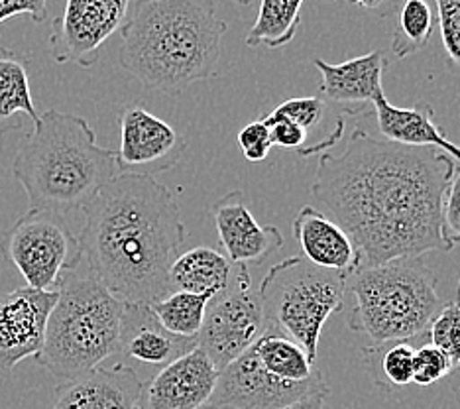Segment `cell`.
Here are the masks:
<instances>
[{"mask_svg": "<svg viewBox=\"0 0 460 409\" xmlns=\"http://www.w3.org/2000/svg\"><path fill=\"white\" fill-rule=\"evenodd\" d=\"M456 160L437 148H407L357 129L341 154L319 157L311 197L358 252V270L397 258L451 252L447 189Z\"/></svg>", "mask_w": 460, "mask_h": 409, "instance_id": "6da1fadb", "label": "cell"}, {"mask_svg": "<svg viewBox=\"0 0 460 409\" xmlns=\"http://www.w3.org/2000/svg\"><path fill=\"white\" fill-rule=\"evenodd\" d=\"M83 213V258L112 296L128 306H154L173 293L170 271L187 227L172 189L150 175L119 173Z\"/></svg>", "mask_w": 460, "mask_h": 409, "instance_id": "7a4b0ae2", "label": "cell"}, {"mask_svg": "<svg viewBox=\"0 0 460 409\" xmlns=\"http://www.w3.org/2000/svg\"><path fill=\"white\" fill-rule=\"evenodd\" d=\"M226 30L213 0L130 3L120 66L146 89L180 94L215 76Z\"/></svg>", "mask_w": 460, "mask_h": 409, "instance_id": "3957f363", "label": "cell"}, {"mask_svg": "<svg viewBox=\"0 0 460 409\" xmlns=\"http://www.w3.org/2000/svg\"><path fill=\"white\" fill-rule=\"evenodd\" d=\"M119 173L117 152L101 148L93 126L54 109L40 114L13 162L30 209L58 215L83 211Z\"/></svg>", "mask_w": 460, "mask_h": 409, "instance_id": "277c9868", "label": "cell"}, {"mask_svg": "<svg viewBox=\"0 0 460 409\" xmlns=\"http://www.w3.org/2000/svg\"><path fill=\"white\" fill-rule=\"evenodd\" d=\"M56 291L58 301L36 362L69 382L120 352L124 303L97 278L79 276L77 270L61 276Z\"/></svg>", "mask_w": 460, "mask_h": 409, "instance_id": "5b68a950", "label": "cell"}, {"mask_svg": "<svg viewBox=\"0 0 460 409\" xmlns=\"http://www.w3.org/2000/svg\"><path fill=\"white\" fill-rule=\"evenodd\" d=\"M347 291L354 298L349 329L366 334L372 346L417 341L445 307L437 276L423 258H397L352 271Z\"/></svg>", "mask_w": 460, "mask_h": 409, "instance_id": "8992f818", "label": "cell"}, {"mask_svg": "<svg viewBox=\"0 0 460 409\" xmlns=\"http://www.w3.org/2000/svg\"><path fill=\"white\" fill-rule=\"evenodd\" d=\"M347 281L344 271L321 270L299 256L281 260L258 286L268 327L296 341L315 364L321 331L344 307Z\"/></svg>", "mask_w": 460, "mask_h": 409, "instance_id": "52a82bcc", "label": "cell"}, {"mask_svg": "<svg viewBox=\"0 0 460 409\" xmlns=\"http://www.w3.org/2000/svg\"><path fill=\"white\" fill-rule=\"evenodd\" d=\"M0 252L24 276L26 288L38 291H56L61 276L75 271L83 260L79 238L64 215L34 209L6 230Z\"/></svg>", "mask_w": 460, "mask_h": 409, "instance_id": "ba28073f", "label": "cell"}, {"mask_svg": "<svg viewBox=\"0 0 460 409\" xmlns=\"http://www.w3.org/2000/svg\"><path fill=\"white\" fill-rule=\"evenodd\" d=\"M268 331L264 301L250 278L248 266H234L230 286L208 301L197 344L215 369L236 360Z\"/></svg>", "mask_w": 460, "mask_h": 409, "instance_id": "9c48e42d", "label": "cell"}, {"mask_svg": "<svg viewBox=\"0 0 460 409\" xmlns=\"http://www.w3.org/2000/svg\"><path fill=\"white\" fill-rule=\"evenodd\" d=\"M317 394H331V387L319 370L307 382L279 380L260 364L254 349L250 346L218 372L215 394L207 407L284 409Z\"/></svg>", "mask_w": 460, "mask_h": 409, "instance_id": "30bf717a", "label": "cell"}, {"mask_svg": "<svg viewBox=\"0 0 460 409\" xmlns=\"http://www.w3.org/2000/svg\"><path fill=\"white\" fill-rule=\"evenodd\" d=\"M128 8V0H69L51 34L56 61L95 66L101 46L127 22Z\"/></svg>", "mask_w": 460, "mask_h": 409, "instance_id": "8fae6325", "label": "cell"}, {"mask_svg": "<svg viewBox=\"0 0 460 409\" xmlns=\"http://www.w3.org/2000/svg\"><path fill=\"white\" fill-rule=\"evenodd\" d=\"M120 148L117 164L120 173L150 175L162 173L181 162L187 150L183 136L140 104H128L120 111Z\"/></svg>", "mask_w": 460, "mask_h": 409, "instance_id": "7c38bea8", "label": "cell"}, {"mask_svg": "<svg viewBox=\"0 0 460 409\" xmlns=\"http://www.w3.org/2000/svg\"><path fill=\"white\" fill-rule=\"evenodd\" d=\"M58 291L20 288L0 293V372H13L26 359H38Z\"/></svg>", "mask_w": 460, "mask_h": 409, "instance_id": "4fadbf2b", "label": "cell"}, {"mask_svg": "<svg viewBox=\"0 0 460 409\" xmlns=\"http://www.w3.org/2000/svg\"><path fill=\"white\" fill-rule=\"evenodd\" d=\"M218 240L233 266L262 264L284 245L278 227H262L250 213L243 189H233L211 205Z\"/></svg>", "mask_w": 460, "mask_h": 409, "instance_id": "5bb4252c", "label": "cell"}, {"mask_svg": "<svg viewBox=\"0 0 460 409\" xmlns=\"http://www.w3.org/2000/svg\"><path fill=\"white\" fill-rule=\"evenodd\" d=\"M218 370L199 349L181 356L144 386L142 409H207L215 394Z\"/></svg>", "mask_w": 460, "mask_h": 409, "instance_id": "9a60e30c", "label": "cell"}, {"mask_svg": "<svg viewBox=\"0 0 460 409\" xmlns=\"http://www.w3.org/2000/svg\"><path fill=\"white\" fill-rule=\"evenodd\" d=\"M144 382L127 364L97 369L56 387L54 409H142Z\"/></svg>", "mask_w": 460, "mask_h": 409, "instance_id": "2e32d148", "label": "cell"}, {"mask_svg": "<svg viewBox=\"0 0 460 409\" xmlns=\"http://www.w3.org/2000/svg\"><path fill=\"white\" fill-rule=\"evenodd\" d=\"M313 63L321 73L319 97L342 104L349 112L364 111L366 104H374L384 94L382 77L388 61L378 49L342 63H329L321 58Z\"/></svg>", "mask_w": 460, "mask_h": 409, "instance_id": "e0dca14e", "label": "cell"}, {"mask_svg": "<svg viewBox=\"0 0 460 409\" xmlns=\"http://www.w3.org/2000/svg\"><path fill=\"white\" fill-rule=\"evenodd\" d=\"M291 230L309 264L321 270L344 271L349 276L358 270V252L352 238L319 209L301 207Z\"/></svg>", "mask_w": 460, "mask_h": 409, "instance_id": "ac0fdd59", "label": "cell"}, {"mask_svg": "<svg viewBox=\"0 0 460 409\" xmlns=\"http://www.w3.org/2000/svg\"><path fill=\"white\" fill-rule=\"evenodd\" d=\"M197 346V339H183L167 331L150 306L124 303L120 352L128 359L164 369Z\"/></svg>", "mask_w": 460, "mask_h": 409, "instance_id": "d6986e66", "label": "cell"}, {"mask_svg": "<svg viewBox=\"0 0 460 409\" xmlns=\"http://www.w3.org/2000/svg\"><path fill=\"white\" fill-rule=\"evenodd\" d=\"M372 112L378 119V129L384 140L407 148H437L448 154L453 160H460V146L447 138V134L435 124L433 104L417 102L413 107H394L382 94L372 104Z\"/></svg>", "mask_w": 460, "mask_h": 409, "instance_id": "ffe728a7", "label": "cell"}, {"mask_svg": "<svg viewBox=\"0 0 460 409\" xmlns=\"http://www.w3.org/2000/svg\"><path fill=\"white\" fill-rule=\"evenodd\" d=\"M234 266L221 250L211 246H197L181 252L173 262L170 281L173 291H187L195 296H218L230 286Z\"/></svg>", "mask_w": 460, "mask_h": 409, "instance_id": "44dd1931", "label": "cell"}, {"mask_svg": "<svg viewBox=\"0 0 460 409\" xmlns=\"http://www.w3.org/2000/svg\"><path fill=\"white\" fill-rule=\"evenodd\" d=\"M24 120H30L32 126L40 122V112L30 91L26 58L0 48V138L22 129Z\"/></svg>", "mask_w": 460, "mask_h": 409, "instance_id": "7402d4cb", "label": "cell"}, {"mask_svg": "<svg viewBox=\"0 0 460 409\" xmlns=\"http://www.w3.org/2000/svg\"><path fill=\"white\" fill-rule=\"evenodd\" d=\"M252 349L260 364L279 380L307 382L317 374L315 364L309 360L307 352L296 341L271 327L252 344Z\"/></svg>", "mask_w": 460, "mask_h": 409, "instance_id": "603a6c76", "label": "cell"}, {"mask_svg": "<svg viewBox=\"0 0 460 409\" xmlns=\"http://www.w3.org/2000/svg\"><path fill=\"white\" fill-rule=\"evenodd\" d=\"M425 342H429L427 331L417 341H400L362 349L366 369H368L372 380L382 387H403L413 384L415 349Z\"/></svg>", "mask_w": 460, "mask_h": 409, "instance_id": "cb8c5ba5", "label": "cell"}, {"mask_svg": "<svg viewBox=\"0 0 460 409\" xmlns=\"http://www.w3.org/2000/svg\"><path fill=\"white\" fill-rule=\"evenodd\" d=\"M301 0H264L246 36V46H266L270 49L288 46L301 26Z\"/></svg>", "mask_w": 460, "mask_h": 409, "instance_id": "d4e9b609", "label": "cell"}, {"mask_svg": "<svg viewBox=\"0 0 460 409\" xmlns=\"http://www.w3.org/2000/svg\"><path fill=\"white\" fill-rule=\"evenodd\" d=\"M211 299L213 296H207V293L195 296L187 291H173L150 307L167 331L183 339H197Z\"/></svg>", "mask_w": 460, "mask_h": 409, "instance_id": "484cf974", "label": "cell"}, {"mask_svg": "<svg viewBox=\"0 0 460 409\" xmlns=\"http://www.w3.org/2000/svg\"><path fill=\"white\" fill-rule=\"evenodd\" d=\"M435 16L425 0H407L400 8L395 31L392 36V51L395 58L405 59L420 54L433 36Z\"/></svg>", "mask_w": 460, "mask_h": 409, "instance_id": "4316f807", "label": "cell"}, {"mask_svg": "<svg viewBox=\"0 0 460 409\" xmlns=\"http://www.w3.org/2000/svg\"><path fill=\"white\" fill-rule=\"evenodd\" d=\"M427 341L447 354L453 369L460 364V301L445 303L437 317L429 323Z\"/></svg>", "mask_w": 460, "mask_h": 409, "instance_id": "83f0119b", "label": "cell"}, {"mask_svg": "<svg viewBox=\"0 0 460 409\" xmlns=\"http://www.w3.org/2000/svg\"><path fill=\"white\" fill-rule=\"evenodd\" d=\"M437 13L448 69L460 76V0H438Z\"/></svg>", "mask_w": 460, "mask_h": 409, "instance_id": "f1b7e54d", "label": "cell"}, {"mask_svg": "<svg viewBox=\"0 0 460 409\" xmlns=\"http://www.w3.org/2000/svg\"><path fill=\"white\" fill-rule=\"evenodd\" d=\"M453 370L451 360L433 344H420L415 349V366H413V384L431 386L443 380Z\"/></svg>", "mask_w": 460, "mask_h": 409, "instance_id": "f546056e", "label": "cell"}, {"mask_svg": "<svg viewBox=\"0 0 460 409\" xmlns=\"http://www.w3.org/2000/svg\"><path fill=\"white\" fill-rule=\"evenodd\" d=\"M325 111H327V104L321 97L289 99L274 109V112L279 114V117L299 124L301 129H305L307 132L317 129V126L323 122V119H325Z\"/></svg>", "mask_w": 460, "mask_h": 409, "instance_id": "4dcf8cb0", "label": "cell"}, {"mask_svg": "<svg viewBox=\"0 0 460 409\" xmlns=\"http://www.w3.org/2000/svg\"><path fill=\"white\" fill-rule=\"evenodd\" d=\"M236 142H238V150L244 156V160L252 164L264 162L270 150L274 148V146H271L268 126L262 120H254L246 124L244 129L238 132Z\"/></svg>", "mask_w": 460, "mask_h": 409, "instance_id": "1f68e13d", "label": "cell"}, {"mask_svg": "<svg viewBox=\"0 0 460 409\" xmlns=\"http://www.w3.org/2000/svg\"><path fill=\"white\" fill-rule=\"evenodd\" d=\"M262 122L268 126L271 146H279V148L286 150H297L301 152L303 146L307 142V130L301 129L299 124L291 122L284 117H279L274 111H271Z\"/></svg>", "mask_w": 460, "mask_h": 409, "instance_id": "d6a6232c", "label": "cell"}, {"mask_svg": "<svg viewBox=\"0 0 460 409\" xmlns=\"http://www.w3.org/2000/svg\"><path fill=\"white\" fill-rule=\"evenodd\" d=\"M443 218H445V230L448 238H451L455 245L460 243V170H456L451 185L447 189ZM455 301H460V280H458Z\"/></svg>", "mask_w": 460, "mask_h": 409, "instance_id": "836d02e7", "label": "cell"}, {"mask_svg": "<svg viewBox=\"0 0 460 409\" xmlns=\"http://www.w3.org/2000/svg\"><path fill=\"white\" fill-rule=\"evenodd\" d=\"M32 18L34 22H44L48 4L44 0H0V24L10 18Z\"/></svg>", "mask_w": 460, "mask_h": 409, "instance_id": "e575fe53", "label": "cell"}, {"mask_svg": "<svg viewBox=\"0 0 460 409\" xmlns=\"http://www.w3.org/2000/svg\"><path fill=\"white\" fill-rule=\"evenodd\" d=\"M327 396L329 394H317V396H311L307 400H303L296 405H289L284 409H325V402H327ZM207 409H221V407H207Z\"/></svg>", "mask_w": 460, "mask_h": 409, "instance_id": "d590c367", "label": "cell"}, {"mask_svg": "<svg viewBox=\"0 0 460 409\" xmlns=\"http://www.w3.org/2000/svg\"><path fill=\"white\" fill-rule=\"evenodd\" d=\"M447 378H448V382H451V390H453L456 402L460 405V364L455 366V369L451 370V374H448Z\"/></svg>", "mask_w": 460, "mask_h": 409, "instance_id": "8d00e7d4", "label": "cell"}]
</instances>
